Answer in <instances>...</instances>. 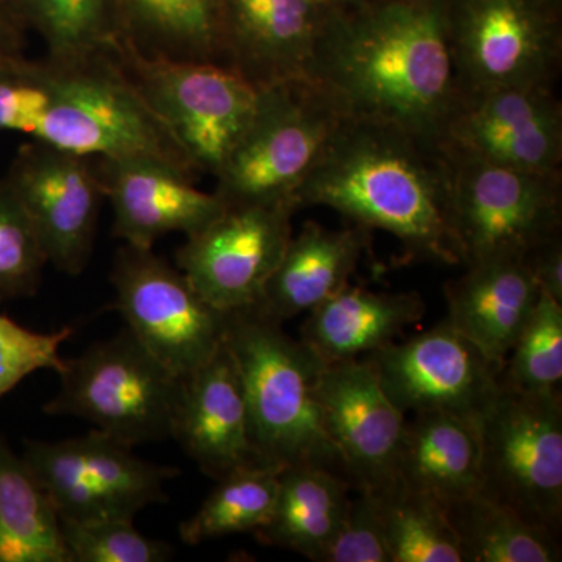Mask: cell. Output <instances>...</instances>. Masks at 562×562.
<instances>
[{
	"label": "cell",
	"mask_w": 562,
	"mask_h": 562,
	"mask_svg": "<svg viewBox=\"0 0 562 562\" xmlns=\"http://www.w3.org/2000/svg\"><path fill=\"white\" fill-rule=\"evenodd\" d=\"M310 79L349 120L441 143L461 95L447 0H376L330 11Z\"/></svg>",
	"instance_id": "1"
},
{
	"label": "cell",
	"mask_w": 562,
	"mask_h": 562,
	"mask_svg": "<svg viewBox=\"0 0 562 562\" xmlns=\"http://www.w3.org/2000/svg\"><path fill=\"white\" fill-rule=\"evenodd\" d=\"M452 190L453 162L441 143L347 117L295 201L390 233L417 260L462 266Z\"/></svg>",
	"instance_id": "2"
},
{
	"label": "cell",
	"mask_w": 562,
	"mask_h": 562,
	"mask_svg": "<svg viewBox=\"0 0 562 562\" xmlns=\"http://www.w3.org/2000/svg\"><path fill=\"white\" fill-rule=\"evenodd\" d=\"M91 158L154 157L194 172L113 50L0 65V133Z\"/></svg>",
	"instance_id": "3"
},
{
	"label": "cell",
	"mask_w": 562,
	"mask_h": 562,
	"mask_svg": "<svg viewBox=\"0 0 562 562\" xmlns=\"http://www.w3.org/2000/svg\"><path fill=\"white\" fill-rule=\"evenodd\" d=\"M281 325L254 308L227 316L225 341L241 373L257 464L310 465L349 482L317 395L325 362Z\"/></svg>",
	"instance_id": "4"
},
{
	"label": "cell",
	"mask_w": 562,
	"mask_h": 562,
	"mask_svg": "<svg viewBox=\"0 0 562 562\" xmlns=\"http://www.w3.org/2000/svg\"><path fill=\"white\" fill-rule=\"evenodd\" d=\"M346 120L335 99L312 79L261 88L255 120L217 173L214 192L225 206L297 205L295 195Z\"/></svg>",
	"instance_id": "5"
},
{
	"label": "cell",
	"mask_w": 562,
	"mask_h": 562,
	"mask_svg": "<svg viewBox=\"0 0 562 562\" xmlns=\"http://www.w3.org/2000/svg\"><path fill=\"white\" fill-rule=\"evenodd\" d=\"M60 390L43 412L77 417L135 447L172 438L184 379L173 375L128 328L65 360Z\"/></svg>",
	"instance_id": "6"
},
{
	"label": "cell",
	"mask_w": 562,
	"mask_h": 562,
	"mask_svg": "<svg viewBox=\"0 0 562 562\" xmlns=\"http://www.w3.org/2000/svg\"><path fill=\"white\" fill-rule=\"evenodd\" d=\"M113 54L195 171L216 177L249 132L261 88L224 63L147 57L120 43Z\"/></svg>",
	"instance_id": "7"
},
{
	"label": "cell",
	"mask_w": 562,
	"mask_h": 562,
	"mask_svg": "<svg viewBox=\"0 0 562 562\" xmlns=\"http://www.w3.org/2000/svg\"><path fill=\"white\" fill-rule=\"evenodd\" d=\"M482 490L558 538L562 527V402L503 383L479 420Z\"/></svg>",
	"instance_id": "8"
},
{
	"label": "cell",
	"mask_w": 562,
	"mask_h": 562,
	"mask_svg": "<svg viewBox=\"0 0 562 562\" xmlns=\"http://www.w3.org/2000/svg\"><path fill=\"white\" fill-rule=\"evenodd\" d=\"M60 520H133L168 502L172 465L139 458L133 447L91 430L65 441H25L21 454Z\"/></svg>",
	"instance_id": "9"
},
{
	"label": "cell",
	"mask_w": 562,
	"mask_h": 562,
	"mask_svg": "<svg viewBox=\"0 0 562 562\" xmlns=\"http://www.w3.org/2000/svg\"><path fill=\"white\" fill-rule=\"evenodd\" d=\"M461 91L554 87L562 61L557 0H447Z\"/></svg>",
	"instance_id": "10"
},
{
	"label": "cell",
	"mask_w": 562,
	"mask_h": 562,
	"mask_svg": "<svg viewBox=\"0 0 562 562\" xmlns=\"http://www.w3.org/2000/svg\"><path fill=\"white\" fill-rule=\"evenodd\" d=\"M110 281L114 308L128 330L173 375L187 379L224 344L228 313L205 301L188 277L154 249L124 244Z\"/></svg>",
	"instance_id": "11"
},
{
	"label": "cell",
	"mask_w": 562,
	"mask_h": 562,
	"mask_svg": "<svg viewBox=\"0 0 562 562\" xmlns=\"http://www.w3.org/2000/svg\"><path fill=\"white\" fill-rule=\"evenodd\" d=\"M453 162V227L462 268L527 255L562 227V173L520 171L476 160Z\"/></svg>",
	"instance_id": "12"
},
{
	"label": "cell",
	"mask_w": 562,
	"mask_h": 562,
	"mask_svg": "<svg viewBox=\"0 0 562 562\" xmlns=\"http://www.w3.org/2000/svg\"><path fill=\"white\" fill-rule=\"evenodd\" d=\"M294 202L225 206L224 213L177 250V268L205 301L224 313L251 308L292 236Z\"/></svg>",
	"instance_id": "13"
},
{
	"label": "cell",
	"mask_w": 562,
	"mask_h": 562,
	"mask_svg": "<svg viewBox=\"0 0 562 562\" xmlns=\"http://www.w3.org/2000/svg\"><path fill=\"white\" fill-rule=\"evenodd\" d=\"M450 158L520 171L554 173L562 166V105L554 87L461 91L443 127Z\"/></svg>",
	"instance_id": "14"
},
{
	"label": "cell",
	"mask_w": 562,
	"mask_h": 562,
	"mask_svg": "<svg viewBox=\"0 0 562 562\" xmlns=\"http://www.w3.org/2000/svg\"><path fill=\"white\" fill-rule=\"evenodd\" d=\"M364 361L405 414L447 413L479 422L502 386V372L447 319Z\"/></svg>",
	"instance_id": "15"
},
{
	"label": "cell",
	"mask_w": 562,
	"mask_h": 562,
	"mask_svg": "<svg viewBox=\"0 0 562 562\" xmlns=\"http://www.w3.org/2000/svg\"><path fill=\"white\" fill-rule=\"evenodd\" d=\"M5 180L31 216L47 260L80 276L94 251L103 199L94 158L29 140Z\"/></svg>",
	"instance_id": "16"
},
{
	"label": "cell",
	"mask_w": 562,
	"mask_h": 562,
	"mask_svg": "<svg viewBox=\"0 0 562 562\" xmlns=\"http://www.w3.org/2000/svg\"><path fill=\"white\" fill-rule=\"evenodd\" d=\"M317 395L353 491L392 490L397 484L406 414L384 392L368 362L325 364Z\"/></svg>",
	"instance_id": "17"
},
{
	"label": "cell",
	"mask_w": 562,
	"mask_h": 562,
	"mask_svg": "<svg viewBox=\"0 0 562 562\" xmlns=\"http://www.w3.org/2000/svg\"><path fill=\"white\" fill-rule=\"evenodd\" d=\"M103 198L113 209V236L154 249L169 233L191 236L225 210L216 192L194 187L191 172L154 157L94 158Z\"/></svg>",
	"instance_id": "18"
},
{
	"label": "cell",
	"mask_w": 562,
	"mask_h": 562,
	"mask_svg": "<svg viewBox=\"0 0 562 562\" xmlns=\"http://www.w3.org/2000/svg\"><path fill=\"white\" fill-rule=\"evenodd\" d=\"M328 13L317 0H222V63L258 88L310 79Z\"/></svg>",
	"instance_id": "19"
},
{
	"label": "cell",
	"mask_w": 562,
	"mask_h": 562,
	"mask_svg": "<svg viewBox=\"0 0 562 562\" xmlns=\"http://www.w3.org/2000/svg\"><path fill=\"white\" fill-rule=\"evenodd\" d=\"M172 439L216 482L239 469L258 465L246 391L227 341L184 379Z\"/></svg>",
	"instance_id": "20"
},
{
	"label": "cell",
	"mask_w": 562,
	"mask_h": 562,
	"mask_svg": "<svg viewBox=\"0 0 562 562\" xmlns=\"http://www.w3.org/2000/svg\"><path fill=\"white\" fill-rule=\"evenodd\" d=\"M450 325L503 373L541 288L525 258L502 257L472 262L443 286Z\"/></svg>",
	"instance_id": "21"
},
{
	"label": "cell",
	"mask_w": 562,
	"mask_h": 562,
	"mask_svg": "<svg viewBox=\"0 0 562 562\" xmlns=\"http://www.w3.org/2000/svg\"><path fill=\"white\" fill-rule=\"evenodd\" d=\"M368 244L364 228L331 231L306 222L297 236H291L260 301L251 308L280 324L312 312L349 284Z\"/></svg>",
	"instance_id": "22"
},
{
	"label": "cell",
	"mask_w": 562,
	"mask_h": 562,
	"mask_svg": "<svg viewBox=\"0 0 562 562\" xmlns=\"http://www.w3.org/2000/svg\"><path fill=\"white\" fill-rule=\"evenodd\" d=\"M397 484L450 508L482 490L479 422L447 413L406 419Z\"/></svg>",
	"instance_id": "23"
},
{
	"label": "cell",
	"mask_w": 562,
	"mask_h": 562,
	"mask_svg": "<svg viewBox=\"0 0 562 562\" xmlns=\"http://www.w3.org/2000/svg\"><path fill=\"white\" fill-rule=\"evenodd\" d=\"M425 314L417 292H375L347 284L308 313L301 339L325 364L382 350Z\"/></svg>",
	"instance_id": "24"
},
{
	"label": "cell",
	"mask_w": 562,
	"mask_h": 562,
	"mask_svg": "<svg viewBox=\"0 0 562 562\" xmlns=\"http://www.w3.org/2000/svg\"><path fill=\"white\" fill-rule=\"evenodd\" d=\"M351 491L353 487L344 476L325 469H281L271 517L255 535L265 546L321 562L338 531Z\"/></svg>",
	"instance_id": "25"
},
{
	"label": "cell",
	"mask_w": 562,
	"mask_h": 562,
	"mask_svg": "<svg viewBox=\"0 0 562 562\" xmlns=\"http://www.w3.org/2000/svg\"><path fill=\"white\" fill-rule=\"evenodd\" d=\"M120 44L147 57L222 63V0H121Z\"/></svg>",
	"instance_id": "26"
},
{
	"label": "cell",
	"mask_w": 562,
	"mask_h": 562,
	"mask_svg": "<svg viewBox=\"0 0 562 562\" xmlns=\"http://www.w3.org/2000/svg\"><path fill=\"white\" fill-rule=\"evenodd\" d=\"M0 562H69L61 525L22 457L0 438Z\"/></svg>",
	"instance_id": "27"
},
{
	"label": "cell",
	"mask_w": 562,
	"mask_h": 562,
	"mask_svg": "<svg viewBox=\"0 0 562 562\" xmlns=\"http://www.w3.org/2000/svg\"><path fill=\"white\" fill-rule=\"evenodd\" d=\"M460 538L462 562H557L560 539L483 492L447 508Z\"/></svg>",
	"instance_id": "28"
},
{
	"label": "cell",
	"mask_w": 562,
	"mask_h": 562,
	"mask_svg": "<svg viewBox=\"0 0 562 562\" xmlns=\"http://www.w3.org/2000/svg\"><path fill=\"white\" fill-rule=\"evenodd\" d=\"M22 27L46 43L47 57L80 60L121 41V0H7Z\"/></svg>",
	"instance_id": "29"
},
{
	"label": "cell",
	"mask_w": 562,
	"mask_h": 562,
	"mask_svg": "<svg viewBox=\"0 0 562 562\" xmlns=\"http://www.w3.org/2000/svg\"><path fill=\"white\" fill-rule=\"evenodd\" d=\"M279 475V469L249 465L217 480L201 508L181 522V542L195 547L211 539L260 530L271 517Z\"/></svg>",
	"instance_id": "30"
},
{
	"label": "cell",
	"mask_w": 562,
	"mask_h": 562,
	"mask_svg": "<svg viewBox=\"0 0 562 562\" xmlns=\"http://www.w3.org/2000/svg\"><path fill=\"white\" fill-rule=\"evenodd\" d=\"M382 495L391 562H462L460 538L441 503L401 484Z\"/></svg>",
	"instance_id": "31"
},
{
	"label": "cell",
	"mask_w": 562,
	"mask_h": 562,
	"mask_svg": "<svg viewBox=\"0 0 562 562\" xmlns=\"http://www.w3.org/2000/svg\"><path fill=\"white\" fill-rule=\"evenodd\" d=\"M562 380V303L541 291L517 336L502 382L536 394L560 392Z\"/></svg>",
	"instance_id": "32"
},
{
	"label": "cell",
	"mask_w": 562,
	"mask_h": 562,
	"mask_svg": "<svg viewBox=\"0 0 562 562\" xmlns=\"http://www.w3.org/2000/svg\"><path fill=\"white\" fill-rule=\"evenodd\" d=\"M47 255L9 181L0 179V305L40 290Z\"/></svg>",
	"instance_id": "33"
},
{
	"label": "cell",
	"mask_w": 562,
	"mask_h": 562,
	"mask_svg": "<svg viewBox=\"0 0 562 562\" xmlns=\"http://www.w3.org/2000/svg\"><path fill=\"white\" fill-rule=\"evenodd\" d=\"M69 562H165L172 560L169 542L136 530L133 520H60Z\"/></svg>",
	"instance_id": "34"
},
{
	"label": "cell",
	"mask_w": 562,
	"mask_h": 562,
	"mask_svg": "<svg viewBox=\"0 0 562 562\" xmlns=\"http://www.w3.org/2000/svg\"><path fill=\"white\" fill-rule=\"evenodd\" d=\"M72 335V327L50 333L31 330L0 313V398L32 373L60 372L65 366L60 349Z\"/></svg>",
	"instance_id": "35"
},
{
	"label": "cell",
	"mask_w": 562,
	"mask_h": 562,
	"mask_svg": "<svg viewBox=\"0 0 562 562\" xmlns=\"http://www.w3.org/2000/svg\"><path fill=\"white\" fill-rule=\"evenodd\" d=\"M346 513L321 562H391L383 495L353 491Z\"/></svg>",
	"instance_id": "36"
},
{
	"label": "cell",
	"mask_w": 562,
	"mask_h": 562,
	"mask_svg": "<svg viewBox=\"0 0 562 562\" xmlns=\"http://www.w3.org/2000/svg\"><path fill=\"white\" fill-rule=\"evenodd\" d=\"M536 283L558 303H562V236H553L527 255Z\"/></svg>",
	"instance_id": "37"
},
{
	"label": "cell",
	"mask_w": 562,
	"mask_h": 562,
	"mask_svg": "<svg viewBox=\"0 0 562 562\" xmlns=\"http://www.w3.org/2000/svg\"><path fill=\"white\" fill-rule=\"evenodd\" d=\"M22 24L7 0H0V65L18 60L22 55Z\"/></svg>",
	"instance_id": "38"
},
{
	"label": "cell",
	"mask_w": 562,
	"mask_h": 562,
	"mask_svg": "<svg viewBox=\"0 0 562 562\" xmlns=\"http://www.w3.org/2000/svg\"><path fill=\"white\" fill-rule=\"evenodd\" d=\"M328 11H350L361 9L376 0H317Z\"/></svg>",
	"instance_id": "39"
}]
</instances>
